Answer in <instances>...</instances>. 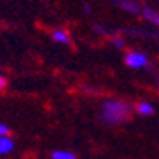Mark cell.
Here are the masks:
<instances>
[{
	"label": "cell",
	"mask_w": 159,
	"mask_h": 159,
	"mask_svg": "<svg viewBox=\"0 0 159 159\" xmlns=\"http://www.w3.org/2000/svg\"><path fill=\"white\" fill-rule=\"evenodd\" d=\"M133 112L128 102L124 100H116V98H108L102 103V110H100V119L102 122L108 124V126H119L124 121H128Z\"/></svg>",
	"instance_id": "cell-1"
},
{
	"label": "cell",
	"mask_w": 159,
	"mask_h": 159,
	"mask_svg": "<svg viewBox=\"0 0 159 159\" xmlns=\"http://www.w3.org/2000/svg\"><path fill=\"white\" fill-rule=\"evenodd\" d=\"M124 63L133 70H140V68L149 66V58H147V54H143L140 51H129L124 56Z\"/></svg>",
	"instance_id": "cell-2"
},
{
	"label": "cell",
	"mask_w": 159,
	"mask_h": 159,
	"mask_svg": "<svg viewBox=\"0 0 159 159\" xmlns=\"http://www.w3.org/2000/svg\"><path fill=\"white\" fill-rule=\"evenodd\" d=\"M114 4L117 7H121L122 11H126L129 14H140L142 12V7L138 5V2L135 0H114Z\"/></svg>",
	"instance_id": "cell-3"
},
{
	"label": "cell",
	"mask_w": 159,
	"mask_h": 159,
	"mask_svg": "<svg viewBox=\"0 0 159 159\" xmlns=\"http://www.w3.org/2000/svg\"><path fill=\"white\" fill-rule=\"evenodd\" d=\"M14 150V140L11 136H0V156H7Z\"/></svg>",
	"instance_id": "cell-4"
},
{
	"label": "cell",
	"mask_w": 159,
	"mask_h": 159,
	"mask_svg": "<svg viewBox=\"0 0 159 159\" xmlns=\"http://www.w3.org/2000/svg\"><path fill=\"white\" fill-rule=\"evenodd\" d=\"M135 108H136V112L140 114V116H154V114H156V107L150 102H140V103H136Z\"/></svg>",
	"instance_id": "cell-5"
},
{
	"label": "cell",
	"mask_w": 159,
	"mask_h": 159,
	"mask_svg": "<svg viewBox=\"0 0 159 159\" xmlns=\"http://www.w3.org/2000/svg\"><path fill=\"white\" fill-rule=\"evenodd\" d=\"M51 39L58 44H70V35L66 33V30H61V28L54 30L51 33Z\"/></svg>",
	"instance_id": "cell-6"
},
{
	"label": "cell",
	"mask_w": 159,
	"mask_h": 159,
	"mask_svg": "<svg viewBox=\"0 0 159 159\" xmlns=\"http://www.w3.org/2000/svg\"><path fill=\"white\" fill-rule=\"evenodd\" d=\"M142 14H143V18L147 19V21H150L152 25L159 26V12H156V11L150 9V7H143V9H142Z\"/></svg>",
	"instance_id": "cell-7"
},
{
	"label": "cell",
	"mask_w": 159,
	"mask_h": 159,
	"mask_svg": "<svg viewBox=\"0 0 159 159\" xmlns=\"http://www.w3.org/2000/svg\"><path fill=\"white\" fill-rule=\"evenodd\" d=\"M52 159H77V156L70 150H54L51 154Z\"/></svg>",
	"instance_id": "cell-8"
},
{
	"label": "cell",
	"mask_w": 159,
	"mask_h": 159,
	"mask_svg": "<svg viewBox=\"0 0 159 159\" xmlns=\"http://www.w3.org/2000/svg\"><path fill=\"white\" fill-rule=\"evenodd\" d=\"M9 133H11V128L4 122H0V136H9Z\"/></svg>",
	"instance_id": "cell-9"
},
{
	"label": "cell",
	"mask_w": 159,
	"mask_h": 159,
	"mask_svg": "<svg viewBox=\"0 0 159 159\" xmlns=\"http://www.w3.org/2000/svg\"><path fill=\"white\" fill-rule=\"evenodd\" d=\"M112 44H114V47H117V49H122V47H124V40H122L121 37H114Z\"/></svg>",
	"instance_id": "cell-10"
},
{
	"label": "cell",
	"mask_w": 159,
	"mask_h": 159,
	"mask_svg": "<svg viewBox=\"0 0 159 159\" xmlns=\"http://www.w3.org/2000/svg\"><path fill=\"white\" fill-rule=\"evenodd\" d=\"M5 86H7V80H5L4 75H0V89H4Z\"/></svg>",
	"instance_id": "cell-11"
}]
</instances>
